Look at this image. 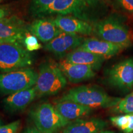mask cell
Segmentation results:
<instances>
[{
  "mask_svg": "<svg viewBox=\"0 0 133 133\" xmlns=\"http://www.w3.org/2000/svg\"><path fill=\"white\" fill-rule=\"evenodd\" d=\"M102 9L100 0H55L40 17L54 15L71 16L87 22H97Z\"/></svg>",
  "mask_w": 133,
  "mask_h": 133,
  "instance_id": "cell-1",
  "label": "cell"
},
{
  "mask_svg": "<svg viewBox=\"0 0 133 133\" xmlns=\"http://www.w3.org/2000/svg\"><path fill=\"white\" fill-rule=\"evenodd\" d=\"M121 99L108 95L99 86L83 85L69 89L61 97L60 101H71L92 109L114 108Z\"/></svg>",
  "mask_w": 133,
  "mask_h": 133,
  "instance_id": "cell-2",
  "label": "cell"
},
{
  "mask_svg": "<svg viewBox=\"0 0 133 133\" xmlns=\"http://www.w3.org/2000/svg\"><path fill=\"white\" fill-rule=\"evenodd\" d=\"M67 81L58 64L46 62L39 66L35 88L38 96L56 95L64 89Z\"/></svg>",
  "mask_w": 133,
  "mask_h": 133,
  "instance_id": "cell-3",
  "label": "cell"
},
{
  "mask_svg": "<svg viewBox=\"0 0 133 133\" xmlns=\"http://www.w3.org/2000/svg\"><path fill=\"white\" fill-rule=\"evenodd\" d=\"M93 30L102 40L118 44L124 48L132 44L131 33L117 18L110 16L96 22Z\"/></svg>",
  "mask_w": 133,
  "mask_h": 133,
  "instance_id": "cell-4",
  "label": "cell"
},
{
  "mask_svg": "<svg viewBox=\"0 0 133 133\" xmlns=\"http://www.w3.org/2000/svg\"><path fill=\"white\" fill-rule=\"evenodd\" d=\"M34 126L43 133H59L70 123L49 103L39 104L30 113Z\"/></svg>",
  "mask_w": 133,
  "mask_h": 133,
  "instance_id": "cell-5",
  "label": "cell"
},
{
  "mask_svg": "<svg viewBox=\"0 0 133 133\" xmlns=\"http://www.w3.org/2000/svg\"><path fill=\"white\" fill-rule=\"evenodd\" d=\"M32 64V56L24 46L14 43H0L1 73L27 68Z\"/></svg>",
  "mask_w": 133,
  "mask_h": 133,
  "instance_id": "cell-6",
  "label": "cell"
},
{
  "mask_svg": "<svg viewBox=\"0 0 133 133\" xmlns=\"http://www.w3.org/2000/svg\"><path fill=\"white\" fill-rule=\"evenodd\" d=\"M38 74L33 69L24 68L0 73V94L11 95L35 86Z\"/></svg>",
  "mask_w": 133,
  "mask_h": 133,
  "instance_id": "cell-7",
  "label": "cell"
},
{
  "mask_svg": "<svg viewBox=\"0 0 133 133\" xmlns=\"http://www.w3.org/2000/svg\"><path fill=\"white\" fill-rule=\"evenodd\" d=\"M28 32V26L16 16L0 20V43H14L24 46V39Z\"/></svg>",
  "mask_w": 133,
  "mask_h": 133,
  "instance_id": "cell-8",
  "label": "cell"
},
{
  "mask_svg": "<svg viewBox=\"0 0 133 133\" xmlns=\"http://www.w3.org/2000/svg\"><path fill=\"white\" fill-rule=\"evenodd\" d=\"M107 80L114 87L130 90L133 87V59H126L112 66L108 71Z\"/></svg>",
  "mask_w": 133,
  "mask_h": 133,
  "instance_id": "cell-9",
  "label": "cell"
},
{
  "mask_svg": "<svg viewBox=\"0 0 133 133\" xmlns=\"http://www.w3.org/2000/svg\"><path fill=\"white\" fill-rule=\"evenodd\" d=\"M84 39L79 35L62 31L54 39L46 44L44 48L56 57L62 58L79 48Z\"/></svg>",
  "mask_w": 133,
  "mask_h": 133,
  "instance_id": "cell-10",
  "label": "cell"
},
{
  "mask_svg": "<svg viewBox=\"0 0 133 133\" xmlns=\"http://www.w3.org/2000/svg\"><path fill=\"white\" fill-rule=\"evenodd\" d=\"M38 97L35 86L8 96L3 101L6 112L16 113L24 110Z\"/></svg>",
  "mask_w": 133,
  "mask_h": 133,
  "instance_id": "cell-11",
  "label": "cell"
},
{
  "mask_svg": "<svg viewBox=\"0 0 133 133\" xmlns=\"http://www.w3.org/2000/svg\"><path fill=\"white\" fill-rule=\"evenodd\" d=\"M52 20L56 26L63 32L87 36L94 33L93 26L90 23L75 17L59 15Z\"/></svg>",
  "mask_w": 133,
  "mask_h": 133,
  "instance_id": "cell-12",
  "label": "cell"
},
{
  "mask_svg": "<svg viewBox=\"0 0 133 133\" xmlns=\"http://www.w3.org/2000/svg\"><path fill=\"white\" fill-rule=\"evenodd\" d=\"M29 31L41 42L48 44L62 32L52 19L41 18L35 20L28 26Z\"/></svg>",
  "mask_w": 133,
  "mask_h": 133,
  "instance_id": "cell-13",
  "label": "cell"
},
{
  "mask_svg": "<svg viewBox=\"0 0 133 133\" xmlns=\"http://www.w3.org/2000/svg\"><path fill=\"white\" fill-rule=\"evenodd\" d=\"M66 78L72 83H78L92 78L96 75L91 66L73 64L62 59L58 64Z\"/></svg>",
  "mask_w": 133,
  "mask_h": 133,
  "instance_id": "cell-14",
  "label": "cell"
},
{
  "mask_svg": "<svg viewBox=\"0 0 133 133\" xmlns=\"http://www.w3.org/2000/svg\"><path fill=\"white\" fill-rule=\"evenodd\" d=\"M79 48L102 56L105 59L118 54L124 48L118 44L95 38L85 39Z\"/></svg>",
  "mask_w": 133,
  "mask_h": 133,
  "instance_id": "cell-15",
  "label": "cell"
},
{
  "mask_svg": "<svg viewBox=\"0 0 133 133\" xmlns=\"http://www.w3.org/2000/svg\"><path fill=\"white\" fill-rule=\"evenodd\" d=\"M107 126L106 121L102 119L81 118L70 123L62 133H99Z\"/></svg>",
  "mask_w": 133,
  "mask_h": 133,
  "instance_id": "cell-16",
  "label": "cell"
},
{
  "mask_svg": "<svg viewBox=\"0 0 133 133\" xmlns=\"http://www.w3.org/2000/svg\"><path fill=\"white\" fill-rule=\"evenodd\" d=\"M57 112L69 122L90 114L92 109L71 101H59L54 105Z\"/></svg>",
  "mask_w": 133,
  "mask_h": 133,
  "instance_id": "cell-17",
  "label": "cell"
},
{
  "mask_svg": "<svg viewBox=\"0 0 133 133\" xmlns=\"http://www.w3.org/2000/svg\"><path fill=\"white\" fill-rule=\"evenodd\" d=\"M73 64L91 66L94 70H98L102 65L105 58L78 48L69 52L64 59Z\"/></svg>",
  "mask_w": 133,
  "mask_h": 133,
  "instance_id": "cell-18",
  "label": "cell"
},
{
  "mask_svg": "<svg viewBox=\"0 0 133 133\" xmlns=\"http://www.w3.org/2000/svg\"><path fill=\"white\" fill-rule=\"evenodd\" d=\"M114 110L123 114H133V92L121 99L118 104L114 107Z\"/></svg>",
  "mask_w": 133,
  "mask_h": 133,
  "instance_id": "cell-19",
  "label": "cell"
},
{
  "mask_svg": "<svg viewBox=\"0 0 133 133\" xmlns=\"http://www.w3.org/2000/svg\"><path fill=\"white\" fill-rule=\"evenodd\" d=\"M55 0H32L31 10L32 14L41 17Z\"/></svg>",
  "mask_w": 133,
  "mask_h": 133,
  "instance_id": "cell-20",
  "label": "cell"
},
{
  "mask_svg": "<svg viewBox=\"0 0 133 133\" xmlns=\"http://www.w3.org/2000/svg\"><path fill=\"white\" fill-rule=\"evenodd\" d=\"M110 121L115 126L127 133L130 123V115L113 116L110 118Z\"/></svg>",
  "mask_w": 133,
  "mask_h": 133,
  "instance_id": "cell-21",
  "label": "cell"
},
{
  "mask_svg": "<svg viewBox=\"0 0 133 133\" xmlns=\"http://www.w3.org/2000/svg\"><path fill=\"white\" fill-rule=\"evenodd\" d=\"M24 46L25 49L29 52L36 51L42 48L40 43L38 42V38L31 34L29 31L26 33L25 38Z\"/></svg>",
  "mask_w": 133,
  "mask_h": 133,
  "instance_id": "cell-22",
  "label": "cell"
},
{
  "mask_svg": "<svg viewBox=\"0 0 133 133\" xmlns=\"http://www.w3.org/2000/svg\"><path fill=\"white\" fill-rule=\"evenodd\" d=\"M115 2L121 12L133 17V0H115Z\"/></svg>",
  "mask_w": 133,
  "mask_h": 133,
  "instance_id": "cell-23",
  "label": "cell"
},
{
  "mask_svg": "<svg viewBox=\"0 0 133 133\" xmlns=\"http://www.w3.org/2000/svg\"><path fill=\"white\" fill-rule=\"evenodd\" d=\"M21 126V121L16 120L0 126V133H17Z\"/></svg>",
  "mask_w": 133,
  "mask_h": 133,
  "instance_id": "cell-24",
  "label": "cell"
},
{
  "mask_svg": "<svg viewBox=\"0 0 133 133\" xmlns=\"http://www.w3.org/2000/svg\"><path fill=\"white\" fill-rule=\"evenodd\" d=\"M10 9L8 6L0 5V20L9 16Z\"/></svg>",
  "mask_w": 133,
  "mask_h": 133,
  "instance_id": "cell-25",
  "label": "cell"
},
{
  "mask_svg": "<svg viewBox=\"0 0 133 133\" xmlns=\"http://www.w3.org/2000/svg\"><path fill=\"white\" fill-rule=\"evenodd\" d=\"M22 133H43L38 129L34 125L29 126L24 129Z\"/></svg>",
  "mask_w": 133,
  "mask_h": 133,
  "instance_id": "cell-26",
  "label": "cell"
},
{
  "mask_svg": "<svg viewBox=\"0 0 133 133\" xmlns=\"http://www.w3.org/2000/svg\"><path fill=\"white\" fill-rule=\"evenodd\" d=\"M3 126V121H1V119H0V126Z\"/></svg>",
  "mask_w": 133,
  "mask_h": 133,
  "instance_id": "cell-27",
  "label": "cell"
},
{
  "mask_svg": "<svg viewBox=\"0 0 133 133\" xmlns=\"http://www.w3.org/2000/svg\"><path fill=\"white\" fill-rule=\"evenodd\" d=\"M1 1H2V0H0V2H1Z\"/></svg>",
  "mask_w": 133,
  "mask_h": 133,
  "instance_id": "cell-28",
  "label": "cell"
}]
</instances>
